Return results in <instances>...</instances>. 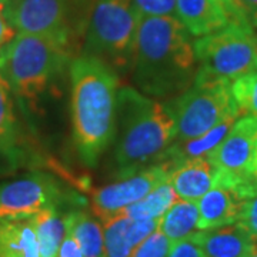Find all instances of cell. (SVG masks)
I'll list each match as a JSON object with an SVG mask.
<instances>
[{
	"instance_id": "cell-1",
	"label": "cell",
	"mask_w": 257,
	"mask_h": 257,
	"mask_svg": "<svg viewBox=\"0 0 257 257\" xmlns=\"http://www.w3.org/2000/svg\"><path fill=\"white\" fill-rule=\"evenodd\" d=\"M133 79L146 96L167 97L183 93L197 73L189 30L176 16H142L139 19Z\"/></svg>"
},
{
	"instance_id": "cell-2",
	"label": "cell",
	"mask_w": 257,
	"mask_h": 257,
	"mask_svg": "<svg viewBox=\"0 0 257 257\" xmlns=\"http://www.w3.org/2000/svg\"><path fill=\"white\" fill-rule=\"evenodd\" d=\"M119 79L109 64L82 55L70 63V111L73 140L87 167L99 163L114 140Z\"/></svg>"
},
{
	"instance_id": "cell-3",
	"label": "cell",
	"mask_w": 257,
	"mask_h": 257,
	"mask_svg": "<svg viewBox=\"0 0 257 257\" xmlns=\"http://www.w3.org/2000/svg\"><path fill=\"white\" fill-rule=\"evenodd\" d=\"M114 160L120 177L165 160L176 140V121L170 106L132 87L117 94Z\"/></svg>"
},
{
	"instance_id": "cell-4",
	"label": "cell",
	"mask_w": 257,
	"mask_h": 257,
	"mask_svg": "<svg viewBox=\"0 0 257 257\" xmlns=\"http://www.w3.org/2000/svg\"><path fill=\"white\" fill-rule=\"evenodd\" d=\"M73 45L47 35L18 33L6 46L3 76L15 96L35 101L70 60Z\"/></svg>"
},
{
	"instance_id": "cell-5",
	"label": "cell",
	"mask_w": 257,
	"mask_h": 257,
	"mask_svg": "<svg viewBox=\"0 0 257 257\" xmlns=\"http://www.w3.org/2000/svg\"><path fill=\"white\" fill-rule=\"evenodd\" d=\"M139 19L135 0H94L83 55L100 59L116 73L132 69Z\"/></svg>"
},
{
	"instance_id": "cell-6",
	"label": "cell",
	"mask_w": 257,
	"mask_h": 257,
	"mask_svg": "<svg viewBox=\"0 0 257 257\" xmlns=\"http://www.w3.org/2000/svg\"><path fill=\"white\" fill-rule=\"evenodd\" d=\"M230 83L196 74L192 86L169 104L176 121L175 142L199 138L223 120L241 116Z\"/></svg>"
},
{
	"instance_id": "cell-7",
	"label": "cell",
	"mask_w": 257,
	"mask_h": 257,
	"mask_svg": "<svg viewBox=\"0 0 257 257\" xmlns=\"http://www.w3.org/2000/svg\"><path fill=\"white\" fill-rule=\"evenodd\" d=\"M197 73L203 77L233 82L257 69V36L240 22L193 42Z\"/></svg>"
},
{
	"instance_id": "cell-8",
	"label": "cell",
	"mask_w": 257,
	"mask_h": 257,
	"mask_svg": "<svg viewBox=\"0 0 257 257\" xmlns=\"http://www.w3.org/2000/svg\"><path fill=\"white\" fill-rule=\"evenodd\" d=\"M94 0H9L6 15L18 33L55 36L74 45L87 28Z\"/></svg>"
},
{
	"instance_id": "cell-9",
	"label": "cell",
	"mask_w": 257,
	"mask_h": 257,
	"mask_svg": "<svg viewBox=\"0 0 257 257\" xmlns=\"http://www.w3.org/2000/svg\"><path fill=\"white\" fill-rule=\"evenodd\" d=\"M257 150V116L241 114L223 139L207 156L217 170L216 186L233 189L241 199L256 194L251 180V166Z\"/></svg>"
},
{
	"instance_id": "cell-10",
	"label": "cell",
	"mask_w": 257,
	"mask_h": 257,
	"mask_svg": "<svg viewBox=\"0 0 257 257\" xmlns=\"http://www.w3.org/2000/svg\"><path fill=\"white\" fill-rule=\"evenodd\" d=\"M66 200L62 184L47 173H30L0 183V220H29Z\"/></svg>"
},
{
	"instance_id": "cell-11",
	"label": "cell",
	"mask_w": 257,
	"mask_h": 257,
	"mask_svg": "<svg viewBox=\"0 0 257 257\" xmlns=\"http://www.w3.org/2000/svg\"><path fill=\"white\" fill-rule=\"evenodd\" d=\"M173 167V162L163 160L160 163L142 169L135 175L123 177L116 183L107 184L94 190L92 194V210L101 221L119 214L123 209L142 200L157 184L165 182Z\"/></svg>"
},
{
	"instance_id": "cell-12",
	"label": "cell",
	"mask_w": 257,
	"mask_h": 257,
	"mask_svg": "<svg viewBox=\"0 0 257 257\" xmlns=\"http://www.w3.org/2000/svg\"><path fill=\"white\" fill-rule=\"evenodd\" d=\"M159 227V220H133L123 213L103 221L106 257H130L133 250Z\"/></svg>"
},
{
	"instance_id": "cell-13",
	"label": "cell",
	"mask_w": 257,
	"mask_h": 257,
	"mask_svg": "<svg viewBox=\"0 0 257 257\" xmlns=\"http://www.w3.org/2000/svg\"><path fill=\"white\" fill-rule=\"evenodd\" d=\"M217 170L207 157L189 159L173 163L169 182L179 199L197 202L211 187L216 186Z\"/></svg>"
},
{
	"instance_id": "cell-14",
	"label": "cell",
	"mask_w": 257,
	"mask_h": 257,
	"mask_svg": "<svg viewBox=\"0 0 257 257\" xmlns=\"http://www.w3.org/2000/svg\"><path fill=\"white\" fill-rule=\"evenodd\" d=\"M207 257H248L257 248V240L239 223L193 234Z\"/></svg>"
},
{
	"instance_id": "cell-15",
	"label": "cell",
	"mask_w": 257,
	"mask_h": 257,
	"mask_svg": "<svg viewBox=\"0 0 257 257\" xmlns=\"http://www.w3.org/2000/svg\"><path fill=\"white\" fill-rule=\"evenodd\" d=\"M176 16L193 36H206L233 22L217 0H176Z\"/></svg>"
},
{
	"instance_id": "cell-16",
	"label": "cell",
	"mask_w": 257,
	"mask_h": 257,
	"mask_svg": "<svg viewBox=\"0 0 257 257\" xmlns=\"http://www.w3.org/2000/svg\"><path fill=\"white\" fill-rule=\"evenodd\" d=\"M243 199L233 189L214 186L197 200L199 230H210L237 223Z\"/></svg>"
},
{
	"instance_id": "cell-17",
	"label": "cell",
	"mask_w": 257,
	"mask_h": 257,
	"mask_svg": "<svg viewBox=\"0 0 257 257\" xmlns=\"http://www.w3.org/2000/svg\"><path fill=\"white\" fill-rule=\"evenodd\" d=\"M20 156V132L15 113L13 92L0 73V159L16 163Z\"/></svg>"
},
{
	"instance_id": "cell-18",
	"label": "cell",
	"mask_w": 257,
	"mask_h": 257,
	"mask_svg": "<svg viewBox=\"0 0 257 257\" xmlns=\"http://www.w3.org/2000/svg\"><path fill=\"white\" fill-rule=\"evenodd\" d=\"M66 227L73 234L84 257H106L103 223L93 213L72 210L64 216Z\"/></svg>"
},
{
	"instance_id": "cell-19",
	"label": "cell",
	"mask_w": 257,
	"mask_h": 257,
	"mask_svg": "<svg viewBox=\"0 0 257 257\" xmlns=\"http://www.w3.org/2000/svg\"><path fill=\"white\" fill-rule=\"evenodd\" d=\"M0 257H40L29 220H0Z\"/></svg>"
},
{
	"instance_id": "cell-20",
	"label": "cell",
	"mask_w": 257,
	"mask_h": 257,
	"mask_svg": "<svg viewBox=\"0 0 257 257\" xmlns=\"http://www.w3.org/2000/svg\"><path fill=\"white\" fill-rule=\"evenodd\" d=\"M159 230L173 244L180 240L192 237L199 231L197 202L179 199L159 220Z\"/></svg>"
},
{
	"instance_id": "cell-21",
	"label": "cell",
	"mask_w": 257,
	"mask_h": 257,
	"mask_svg": "<svg viewBox=\"0 0 257 257\" xmlns=\"http://www.w3.org/2000/svg\"><path fill=\"white\" fill-rule=\"evenodd\" d=\"M29 221L36 234L40 257H57L60 243L66 234V220L59 207H47L30 217Z\"/></svg>"
},
{
	"instance_id": "cell-22",
	"label": "cell",
	"mask_w": 257,
	"mask_h": 257,
	"mask_svg": "<svg viewBox=\"0 0 257 257\" xmlns=\"http://www.w3.org/2000/svg\"><path fill=\"white\" fill-rule=\"evenodd\" d=\"M177 200L179 197L167 177L165 182L157 184L142 200L130 204L120 213H123L124 216L133 220H160V217Z\"/></svg>"
},
{
	"instance_id": "cell-23",
	"label": "cell",
	"mask_w": 257,
	"mask_h": 257,
	"mask_svg": "<svg viewBox=\"0 0 257 257\" xmlns=\"http://www.w3.org/2000/svg\"><path fill=\"white\" fill-rule=\"evenodd\" d=\"M230 92L241 114L257 116V69L234 79Z\"/></svg>"
},
{
	"instance_id": "cell-24",
	"label": "cell",
	"mask_w": 257,
	"mask_h": 257,
	"mask_svg": "<svg viewBox=\"0 0 257 257\" xmlns=\"http://www.w3.org/2000/svg\"><path fill=\"white\" fill-rule=\"evenodd\" d=\"M172 246L173 243L157 227L133 250L130 257H167Z\"/></svg>"
},
{
	"instance_id": "cell-25",
	"label": "cell",
	"mask_w": 257,
	"mask_h": 257,
	"mask_svg": "<svg viewBox=\"0 0 257 257\" xmlns=\"http://www.w3.org/2000/svg\"><path fill=\"white\" fill-rule=\"evenodd\" d=\"M142 16H176V0H135Z\"/></svg>"
},
{
	"instance_id": "cell-26",
	"label": "cell",
	"mask_w": 257,
	"mask_h": 257,
	"mask_svg": "<svg viewBox=\"0 0 257 257\" xmlns=\"http://www.w3.org/2000/svg\"><path fill=\"white\" fill-rule=\"evenodd\" d=\"M237 223L257 240V193L243 200Z\"/></svg>"
},
{
	"instance_id": "cell-27",
	"label": "cell",
	"mask_w": 257,
	"mask_h": 257,
	"mask_svg": "<svg viewBox=\"0 0 257 257\" xmlns=\"http://www.w3.org/2000/svg\"><path fill=\"white\" fill-rule=\"evenodd\" d=\"M236 20L250 29H257V0H233Z\"/></svg>"
},
{
	"instance_id": "cell-28",
	"label": "cell",
	"mask_w": 257,
	"mask_h": 257,
	"mask_svg": "<svg viewBox=\"0 0 257 257\" xmlns=\"http://www.w3.org/2000/svg\"><path fill=\"white\" fill-rule=\"evenodd\" d=\"M167 257H207L200 244L196 241L194 236L189 239L180 240L172 246V250Z\"/></svg>"
},
{
	"instance_id": "cell-29",
	"label": "cell",
	"mask_w": 257,
	"mask_h": 257,
	"mask_svg": "<svg viewBox=\"0 0 257 257\" xmlns=\"http://www.w3.org/2000/svg\"><path fill=\"white\" fill-rule=\"evenodd\" d=\"M6 2H0V46H8L18 36V32L10 25L6 15Z\"/></svg>"
},
{
	"instance_id": "cell-30",
	"label": "cell",
	"mask_w": 257,
	"mask_h": 257,
	"mask_svg": "<svg viewBox=\"0 0 257 257\" xmlns=\"http://www.w3.org/2000/svg\"><path fill=\"white\" fill-rule=\"evenodd\" d=\"M57 257H84L80 244L77 243L73 234L67 230V227H66V234L57 251Z\"/></svg>"
},
{
	"instance_id": "cell-31",
	"label": "cell",
	"mask_w": 257,
	"mask_h": 257,
	"mask_svg": "<svg viewBox=\"0 0 257 257\" xmlns=\"http://www.w3.org/2000/svg\"><path fill=\"white\" fill-rule=\"evenodd\" d=\"M217 2L220 3L224 9L227 10V13L230 15L231 20H233V22H237V20H236V13H234V6H233V0H217Z\"/></svg>"
},
{
	"instance_id": "cell-32",
	"label": "cell",
	"mask_w": 257,
	"mask_h": 257,
	"mask_svg": "<svg viewBox=\"0 0 257 257\" xmlns=\"http://www.w3.org/2000/svg\"><path fill=\"white\" fill-rule=\"evenodd\" d=\"M251 180L256 186L257 189V150H256V156H254V160H253V166H251Z\"/></svg>"
},
{
	"instance_id": "cell-33",
	"label": "cell",
	"mask_w": 257,
	"mask_h": 257,
	"mask_svg": "<svg viewBox=\"0 0 257 257\" xmlns=\"http://www.w3.org/2000/svg\"><path fill=\"white\" fill-rule=\"evenodd\" d=\"M5 56H6V46H0V69L5 63Z\"/></svg>"
},
{
	"instance_id": "cell-34",
	"label": "cell",
	"mask_w": 257,
	"mask_h": 257,
	"mask_svg": "<svg viewBox=\"0 0 257 257\" xmlns=\"http://www.w3.org/2000/svg\"><path fill=\"white\" fill-rule=\"evenodd\" d=\"M248 257H257V248L256 250H254V251H253V253H251V254H250V256Z\"/></svg>"
},
{
	"instance_id": "cell-35",
	"label": "cell",
	"mask_w": 257,
	"mask_h": 257,
	"mask_svg": "<svg viewBox=\"0 0 257 257\" xmlns=\"http://www.w3.org/2000/svg\"><path fill=\"white\" fill-rule=\"evenodd\" d=\"M0 2H6V3H8V0H0Z\"/></svg>"
},
{
	"instance_id": "cell-36",
	"label": "cell",
	"mask_w": 257,
	"mask_h": 257,
	"mask_svg": "<svg viewBox=\"0 0 257 257\" xmlns=\"http://www.w3.org/2000/svg\"><path fill=\"white\" fill-rule=\"evenodd\" d=\"M8 2H9V0H8Z\"/></svg>"
}]
</instances>
